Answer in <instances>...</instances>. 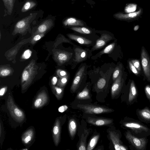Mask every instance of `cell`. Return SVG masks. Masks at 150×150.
<instances>
[{
  "mask_svg": "<svg viewBox=\"0 0 150 150\" xmlns=\"http://www.w3.org/2000/svg\"><path fill=\"white\" fill-rule=\"evenodd\" d=\"M124 126L130 129L136 134L150 132V129L143 124L137 120H132L125 122Z\"/></svg>",
  "mask_w": 150,
  "mask_h": 150,
  "instance_id": "8992f818",
  "label": "cell"
},
{
  "mask_svg": "<svg viewBox=\"0 0 150 150\" xmlns=\"http://www.w3.org/2000/svg\"><path fill=\"white\" fill-rule=\"evenodd\" d=\"M75 62L79 63L85 60L87 58V52L86 50L79 47L74 49Z\"/></svg>",
  "mask_w": 150,
  "mask_h": 150,
  "instance_id": "e0dca14e",
  "label": "cell"
},
{
  "mask_svg": "<svg viewBox=\"0 0 150 150\" xmlns=\"http://www.w3.org/2000/svg\"><path fill=\"white\" fill-rule=\"evenodd\" d=\"M61 134V124L59 119H56L53 128L52 135L54 142L57 146L60 141Z\"/></svg>",
  "mask_w": 150,
  "mask_h": 150,
  "instance_id": "4fadbf2b",
  "label": "cell"
},
{
  "mask_svg": "<svg viewBox=\"0 0 150 150\" xmlns=\"http://www.w3.org/2000/svg\"><path fill=\"white\" fill-rule=\"evenodd\" d=\"M131 71L136 75H139L140 73L139 72L133 65L130 60L128 62Z\"/></svg>",
  "mask_w": 150,
  "mask_h": 150,
  "instance_id": "8d00e7d4",
  "label": "cell"
},
{
  "mask_svg": "<svg viewBox=\"0 0 150 150\" xmlns=\"http://www.w3.org/2000/svg\"><path fill=\"white\" fill-rule=\"evenodd\" d=\"M87 122L92 125L100 126L107 125L111 124L113 121L112 119L106 118H95L88 117L87 119Z\"/></svg>",
  "mask_w": 150,
  "mask_h": 150,
  "instance_id": "9a60e30c",
  "label": "cell"
},
{
  "mask_svg": "<svg viewBox=\"0 0 150 150\" xmlns=\"http://www.w3.org/2000/svg\"><path fill=\"white\" fill-rule=\"evenodd\" d=\"M7 107L11 116L16 122L20 123L24 120L25 119L24 112L15 104L10 95H9L8 97Z\"/></svg>",
  "mask_w": 150,
  "mask_h": 150,
  "instance_id": "7a4b0ae2",
  "label": "cell"
},
{
  "mask_svg": "<svg viewBox=\"0 0 150 150\" xmlns=\"http://www.w3.org/2000/svg\"><path fill=\"white\" fill-rule=\"evenodd\" d=\"M48 98L47 94L44 91H41L37 95L34 101V105L36 108L41 107L47 102Z\"/></svg>",
  "mask_w": 150,
  "mask_h": 150,
  "instance_id": "7c38bea8",
  "label": "cell"
},
{
  "mask_svg": "<svg viewBox=\"0 0 150 150\" xmlns=\"http://www.w3.org/2000/svg\"><path fill=\"white\" fill-rule=\"evenodd\" d=\"M99 137V134H97L93 136L91 139L88 145L86 150H93L97 144Z\"/></svg>",
  "mask_w": 150,
  "mask_h": 150,
  "instance_id": "83f0119b",
  "label": "cell"
},
{
  "mask_svg": "<svg viewBox=\"0 0 150 150\" xmlns=\"http://www.w3.org/2000/svg\"><path fill=\"white\" fill-rule=\"evenodd\" d=\"M106 81L105 79L103 78L100 79L97 83V86L100 89L103 88L106 84Z\"/></svg>",
  "mask_w": 150,
  "mask_h": 150,
  "instance_id": "74e56055",
  "label": "cell"
},
{
  "mask_svg": "<svg viewBox=\"0 0 150 150\" xmlns=\"http://www.w3.org/2000/svg\"><path fill=\"white\" fill-rule=\"evenodd\" d=\"M57 81V78L56 77H54L52 79V84L54 85L56 84Z\"/></svg>",
  "mask_w": 150,
  "mask_h": 150,
  "instance_id": "bcb514c9",
  "label": "cell"
},
{
  "mask_svg": "<svg viewBox=\"0 0 150 150\" xmlns=\"http://www.w3.org/2000/svg\"><path fill=\"white\" fill-rule=\"evenodd\" d=\"M143 11V8L139 7V10L135 12L127 13L119 12L115 14V16L118 20L130 22L138 21L139 18H141Z\"/></svg>",
  "mask_w": 150,
  "mask_h": 150,
  "instance_id": "5b68a950",
  "label": "cell"
},
{
  "mask_svg": "<svg viewBox=\"0 0 150 150\" xmlns=\"http://www.w3.org/2000/svg\"><path fill=\"white\" fill-rule=\"evenodd\" d=\"M115 43L113 42L106 46L102 51L98 54V56H100L103 54H109L114 49Z\"/></svg>",
  "mask_w": 150,
  "mask_h": 150,
  "instance_id": "4dcf8cb0",
  "label": "cell"
},
{
  "mask_svg": "<svg viewBox=\"0 0 150 150\" xmlns=\"http://www.w3.org/2000/svg\"><path fill=\"white\" fill-rule=\"evenodd\" d=\"M68 108V106L66 105H63L58 108V111L60 112H63L66 110Z\"/></svg>",
  "mask_w": 150,
  "mask_h": 150,
  "instance_id": "7bdbcfd3",
  "label": "cell"
},
{
  "mask_svg": "<svg viewBox=\"0 0 150 150\" xmlns=\"http://www.w3.org/2000/svg\"><path fill=\"white\" fill-rule=\"evenodd\" d=\"M85 70V66H82L79 69L76 74L71 87V90L73 92H75L79 88L84 76Z\"/></svg>",
  "mask_w": 150,
  "mask_h": 150,
  "instance_id": "9c48e42d",
  "label": "cell"
},
{
  "mask_svg": "<svg viewBox=\"0 0 150 150\" xmlns=\"http://www.w3.org/2000/svg\"><path fill=\"white\" fill-rule=\"evenodd\" d=\"M33 17V14H30L29 16L19 21L15 25L13 34H22L25 32L29 28L30 21Z\"/></svg>",
  "mask_w": 150,
  "mask_h": 150,
  "instance_id": "ba28073f",
  "label": "cell"
},
{
  "mask_svg": "<svg viewBox=\"0 0 150 150\" xmlns=\"http://www.w3.org/2000/svg\"><path fill=\"white\" fill-rule=\"evenodd\" d=\"M137 112L139 116L142 119L146 121H150V109L148 108L138 110Z\"/></svg>",
  "mask_w": 150,
  "mask_h": 150,
  "instance_id": "7402d4cb",
  "label": "cell"
},
{
  "mask_svg": "<svg viewBox=\"0 0 150 150\" xmlns=\"http://www.w3.org/2000/svg\"><path fill=\"white\" fill-rule=\"evenodd\" d=\"M11 69L7 67H1L0 70L1 76H6L9 75L11 72Z\"/></svg>",
  "mask_w": 150,
  "mask_h": 150,
  "instance_id": "836d02e7",
  "label": "cell"
},
{
  "mask_svg": "<svg viewBox=\"0 0 150 150\" xmlns=\"http://www.w3.org/2000/svg\"><path fill=\"white\" fill-rule=\"evenodd\" d=\"M125 136L126 139L137 149L144 150L145 149L147 142L145 138L137 137L133 135L129 131L126 132Z\"/></svg>",
  "mask_w": 150,
  "mask_h": 150,
  "instance_id": "52a82bcc",
  "label": "cell"
},
{
  "mask_svg": "<svg viewBox=\"0 0 150 150\" xmlns=\"http://www.w3.org/2000/svg\"><path fill=\"white\" fill-rule=\"evenodd\" d=\"M36 5V3L34 1L29 0L26 1L21 9V11L25 12L34 7Z\"/></svg>",
  "mask_w": 150,
  "mask_h": 150,
  "instance_id": "f546056e",
  "label": "cell"
},
{
  "mask_svg": "<svg viewBox=\"0 0 150 150\" xmlns=\"http://www.w3.org/2000/svg\"><path fill=\"white\" fill-rule=\"evenodd\" d=\"M7 90L6 87H4L1 88L0 90V95L3 96Z\"/></svg>",
  "mask_w": 150,
  "mask_h": 150,
  "instance_id": "ee69618b",
  "label": "cell"
},
{
  "mask_svg": "<svg viewBox=\"0 0 150 150\" xmlns=\"http://www.w3.org/2000/svg\"><path fill=\"white\" fill-rule=\"evenodd\" d=\"M8 13L11 15L12 12L15 0H2Z\"/></svg>",
  "mask_w": 150,
  "mask_h": 150,
  "instance_id": "4316f807",
  "label": "cell"
},
{
  "mask_svg": "<svg viewBox=\"0 0 150 150\" xmlns=\"http://www.w3.org/2000/svg\"><path fill=\"white\" fill-rule=\"evenodd\" d=\"M67 35L70 39L75 41L81 44L89 45L92 42L91 40L81 36L70 34Z\"/></svg>",
  "mask_w": 150,
  "mask_h": 150,
  "instance_id": "d6986e66",
  "label": "cell"
},
{
  "mask_svg": "<svg viewBox=\"0 0 150 150\" xmlns=\"http://www.w3.org/2000/svg\"><path fill=\"white\" fill-rule=\"evenodd\" d=\"M53 92L58 100L61 99L63 95V88L61 87H54L52 88Z\"/></svg>",
  "mask_w": 150,
  "mask_h": 150,
  "instance_id": "d6a6232c",
  "label": "cell"
},
{
  "mask_svg": "<svg viewBox=\"0 0 150 150\" xmlns=\"http://www.w3.org/2000/svg\"><path fill=\"white\" fill-rule=\"evenodd\" d=\"M122 75V71L117 78L114 81L112 86L111 95L113 98L118 95L121 89L124 82Z\"/></svg>",
  "mask_w": 150,
  "mask_h": 150,
  "instance_id": "30bf717a",
  "label": "cell"
},
{
  "mask_svg": "<svg viewBox=\"0 0 150 150\" xmlns=\"http://www.w3.org/2000/svg\"><path fill=\"white\" fill-rule=\"evenodd\" d=\"M112 39V37L111 36L108 34H102L100 37L97 40L95 45L91 49V51L100 49Z\"/></svg>",
  "mask_w": 150,
  "mask_h": 150,
  "instance_id": "5bb4252c",
  "label": "cell"
},
{
  "mask_svg": "<svg viewBox=\"0 0 150 150\" xmlns=\"http://www.w3.org/2000/svg\"><path fill=\"white\" fill-rule=\"evenodd\" d=\"M109 134L110 139L114 145L116 150H127V147L123 145L120 140L118 135L115 132H109Z\"/></svg>",
  "mask_w": 150,
  "mask_h": 150,
  "instance_id": "8fae6325",
  "label": "cell"
},
{
  "mask_svg": "<svg viewBox=\"0 0 150 150\" xmlns=\"http://www.w3.org/2000/svg\"><path fill=\"white\" fill-rule=\"evenodd\" d=\"M76 98L79 100H86L90 99L89 91L87 86H85L81 92L78 93L76 96Z\"/></svg>",
  "mask_w": 150,
  "mask_h": 150,
  "instance_id": "484cf974",
  "label": "cell"
},
{
  "mask_svg": "<svg viewBox=\"0 0 150 150\" xmlns=\"http://www.w3.org/2000/svg\"><path fill=\"white\" fill-rule=\"evenodd\" d=\"M72 54V53L60 51L57 52L56 57L59 62L62 64H63L68 61L71 58Z\"/></svg>",
  "mask_w": 150,
  "mask_h": 150,
  "instance_id": "ffe728a7",
  "label": "cell"
},
{
  "mask_svg": "<svg viewBox=\"0 0 150 150\" xmlns=\"http://www.w3.org/2000/svg\"><path fill=\"white\" fill-rule=\"evenodd\" d=\"M44 35V33L39 34H35L33 37L32 40V42H33L39 40L40 38L43 37Z\"/></svg>",
  "mask_w": 150,
  "mask_h": 150,
  "instance_id": "b9f144b4",
  "label": "cell"
},
{
  "mask_svg": "<svg viewBox=\"0 0 150 150\" xmlns=\"http://www.w3.org/2000/svg\"><path fill=\"white\" fill-rule=\"evenodd\" d=\"M69 132L71 138H73L76 132L77 124L75 120L73 118L71 119L68 124Z\"/></svg>",
  "mask_w": 150,
  "mask_h": 150,
  "instance_id": "603a6c76",
  "label": "cell"
},
{
  "mask_svg": "<svg viewBox=\"0 0 150 150\" xmlns=\"http://www.w3.org/2000/svg\"><path fill=\"white\" fill-rule=\"evenodd\" d=\"M139 28V25H137L134 26L133 28V30L134 31H137L138 30Z\"/></svg>",
  "mask_w": 150,
  "mask_h": 150,
  "instance_id": "7dc6e473",
  "label": "cell"
},
{
  "mask_svg": "<svg viewBox=\"0 0 150 150\" xmlns=\"http://www.w3.org/2000/svg\"><path fill=\"white\" fill-rule=\"evenodd\" d=\"M37 70V67L33 60L24 69L21 80L22 90L26 89L31 83L36 73Z\"/></svg>",
  "mask_w": 150,
  "mask_h": 150,
  "instance_id": "6da1fadb",
  "label": "cell"
},
{
  "mask_svg": "<svg viewBox=\"0 0 150 150\" xmlns=\"http://www.w3.org/2000/svg\"><path fill=\"white\" fill-rule=\"evenodd\" d=\"M134 67L139 71L142 70L141 63L137 59H132L130 60Z\"/></svg>",
  "mask_w": 150,
  "mask_h": 150,
  "instance_id": "d590c367",
  "label": "cell"
},
{
  "mask_svg": "<svg viewBox=\"0 0 150 150\" xmlns=\"http://www.w3.org/2000/svg\"><path fill=\"white\" fill-rule=\"evenodd\" d=\"M122 71L121 68L119 66H118L115 67L112 75L113 81L117 78Z\"/></svg>",
  "mask_w": 150,
  "mask_h": 150,
  "instance_id": "e575fe53",
  "label": "cell"
},
{
  "mask_svg": "<svg viewBox=\"0 0 150 150\" xmlns=\"http://www.w3.org/2000/svg\"><path fill=\"white\" fill-rule=\"evenodd\" d=\"M89 134V132L87 130L84 129L82 134L80 143L78 147L79 150H86V140Z\"/></svg>",
  "mask_w": 150,
  "mask_h": 150,
  "instance_id": "cb8c5ba5",
  "label": "cell"
},
{
  "mask_svg": "<svg viewBox=\"0 0 150 150\" xmlns=\"http://www.w3.org/2000/svg\"><path fill=\"white\" fill-rule=\"evenodd\" d=\"M144 90L146 97L150 102V85H146L145 86Z\"/></svg>",
  "mask_w": 150,
  "mask_h": 150,
  "instance_id": "60d3db41",
  "label": "cell"
},
{
  "mask_svg": "<svg viewBox=\"0 0 150 150\" xmlns=\"http://www.w3.org/2000/svg\"><path fill=\"white\" fill-rule=\"evenodd\" d=\"M59 75L60 76L62 77H64L67 76V72L64 70H61L59 72Z\"/></svg>",
  "mask_w": 150,
  "mask_h": 150,
  "instance_id": "f6af8a7d",
  "label": "cell"
},
{
  "mask_svg": "<svg viewBox=\"0 0 150 150\" xmlns=\"http://www.w3.org/2000/svg\"><path fill=\"white\" fill-rule=\"evenodd\" d=\"M63 24L65 26H83L84 25L81 21L73 18L67 19L64 21Z\"/></svg>",
  "mask_w": 150,
  "mask_h": 150,
  "instance_id": "d4e9b609",
  "label": "cell"
},
{
  "mask_svg": "<svg viewBox=\"0 0 150 150\" xmlns=\"http://www.w3.org/2000/svg\"><path fill=\"white\" fill-rule=\"evenodd\" d=\"M137 5L135 3H130L126 4L124 9L125 13H129L136 11Z\"/></svg>",
  "mask_w": 150,
  "mask_h": 150,
  "instance_id": "f1b7e54d",
  "label": "cell"
},
{
  "mask_svg": "<svg viewBox=\"0 0 150 150\" xmlns=\"http://www.w3.org/2000/svg\"><path fill=\"white\" fill-rule=\"evenodd\" d=\"M31 51L30 50H26L24 52L22 57L24 59H27L31 56Z\"/></svg>",
  "mask_w": 150,
  "mask_h": 150,
  "instance_id": "ab89813d",
  "label": "cell"
},
{
  "mask_svg": "<svg viewBox=\"0 0 150 150\" xmlns=\"http://www.w3.org/2000/svg\"><path fill=\"white\" fill-rule=\"evenodd\" d=\"M137 95V90L134 81L132 80L130 83L128 97V101L131 103L136 99Z\"/></svg>",
  "mask_w": 150,
  "mask_h": 150,
  "instance_id": "44dd1931",
  "label": "cell"
},
{
  "mask_svg": "<svg viewBox=\"0 0 150 150\" xmlns=\"http://www.w3.org/2000/svg\"><path fill=\"white\" fill-rule=\"evenodd\" d=\"M77 107L83 110L85 113L88 114L110 113L114 111L112 109L92 105L79 104L77 105Z\"/></svg>",
  "mask_w": 150,
  "mask_h": 150,
  "instance_id": "3957f363",
  "label": "cell"
},
{
  "mask_svg": "<svg viewBox=\"0 0 150 150\" xmlns=\"http://www.w3.org/2000/svg\"><path fill=\"white\" fill-rule=\"evenodd\" d=\"M71 29L76 32L84 34H89L91 33V31L89 29L83 27H72Z\"/></svg>",
  "mask_w": 150,
  "mask_h": 150,
  "instance_id": "1f68e13d",
  "label": "cell"
},
{
  "mask_svg": "<svg viewBox=\"0 0 150 150\" xmlns=\"http://www.w3.org/2000/svg\"><path fill=\"white\" fill-rule=\"evenodd\" d=\"M34 132L32 129L27 130L22 134V140L24 144H28L31 142L33 139Z\"/></svg>",
  "mask_w": 150,
  "mask_h": 150,
  "instance_id": "ac0fdd59",
  "label": "cell"
},
{
  "mask_svg": "<svg viewBox=\"0 0 150 150\" xmlns=\"http://www.w3.org/2000/svg\"><path fill=\"white\" fill-rule=\"evenodd\" d=\"M141 60L144 76L146 80L150 82V57L143 46L141 50Z\"/></svg>",
  "mask_w": 150,
  "mask_h": 150,
  "instance_id": "277c9868",
  "label": "cell"
},
{
  "mask_svg": "<svg viewBox=\"0 0 150 150\" xmlns=\"http://www.w3.org/2000/svg\"><path fill=\"white\" fill-rule=\"evenodd\" d=\"M68 79V76L63 77L60 79L58 84L59 86L60 87H63L67 83Z\"/></svg>",
  "mask_w": 150,
  "mask_h": 150,
  "instance_id": "f35d334b",
  "label": "cell"
},
{
  "mask_svg": "<svg viewBox=\"0 0 150 150\" xmlns=\"http://www.w3.org/2000/svg\"><path fill=\"white\" fill-rule=\"evenodd\" d=\"M53 25V21L52 19H49L45 20L38 26L35 34L44 33L49 30Z\"/></svg>",
  "mask_w": 150,
  "mask_h": 150,
  "instance_id": "2e32d148",
  "label": "cell"
}]
</instances>
